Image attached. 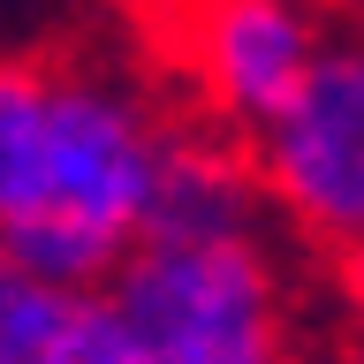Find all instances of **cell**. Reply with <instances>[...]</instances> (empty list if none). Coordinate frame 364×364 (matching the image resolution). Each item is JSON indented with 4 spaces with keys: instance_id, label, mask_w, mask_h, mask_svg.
Wrapping results in <instances>:
<instances>
[{
    "instance_id": "2",
    "label": "cell",
    "mask_w": 364,
    "mask_h": 364,
    "mask_svg": "<svg viewBox=\"0 0 364 364\" xmlns=\"http://www.w3.org/2000/svg\"><path fill=\"white\" fill-rule=\"evenodd\" d=\"M250 175L304 243L364 235V38H326L296 99L250 136Z\"/></svg>"
},
{
    "instance_id": "6",
    "label": "cell",
    "mask_w": 364,
    "mask_h": 364,
    "mask_svg": "<svg viewBox=\"0 0 364 364\" xmlns=\"http://www.w3.org/2000/svg\"><path fill=\"white\" fill-rule=\"evenodd\" d=\"M53 159V61L0 53V235L38 220Z\"/></svg>"
},
{
    "instance_id": "7",
    "label": "cell",
    "mask_w": 364,
    "mask_h": 364,
    "mask_svg": "<svg viewBox=\"0 0 364 364\" xmlns=\"http://www.w3.org/2000/svg\"><path fill=\"white\" fill-rule=\"evenodd\" d=\"M334 289H341V311H349V326L364 341V235L334 250Z\"/></svg>"
},
{
    "instance_id": "4",
    "label": "cell",
    "mask_w": 364,
    "mask_h": 364,
    "mask_svg": "<svg viewBox=\"0 0 364 364\" xmlns=\"http://www.w3.org/2000/svg\"><path fill=\"white\" fill-rule=\"evenodd\" d=\"M266 190L250 175V152L220 129H167L159 144L152 205L136 243H213V235H258Z\"/></svg>"
},
{
    "instance_id": "1",
    "label": "cell",
    "mask_w": 364,
    "mask_h": 364,
    "mask_svg": "<svg viewBox=\"0 0 364 364\" xmlns=\"http://www.w3.org/2000/svg\"><path fill=\"white\" fill-rule=\"evenodd\" d=\"M107 304L152 364H296L289 289L266 235L136 243L107 281Z\"/></svg>"
},
{
    "instance_id": "5",
    "label": "cell",
    "mask_w": 364,
    "mask_h": 364,
    "mask_svg": "<svg viewBox=\"0 0 364 364\" xmlns=\"http://www.w3.org/2000/svg\"><path fill=\"white\" fill-rule=\"evenodd\" d=\"M0 364H152L107 296L38 289L0 258Z\"/></svg>"
},
{
    "instance_id": "3",
    "label": "cell",
    "mask_w": 364,
    "mask_h": 364,
    "mask_svg": "<svg viewBox=\"0 0 364 364\" xmlns=\"http://www.w3.org/2000/svg\"><path fill=\"white\" fill-rule=\"evenodd\" d=\"M167 38L213 129L243 144L296 99L326 31H318L311 0H175Z\"/></svg>"
}]
</instances>
